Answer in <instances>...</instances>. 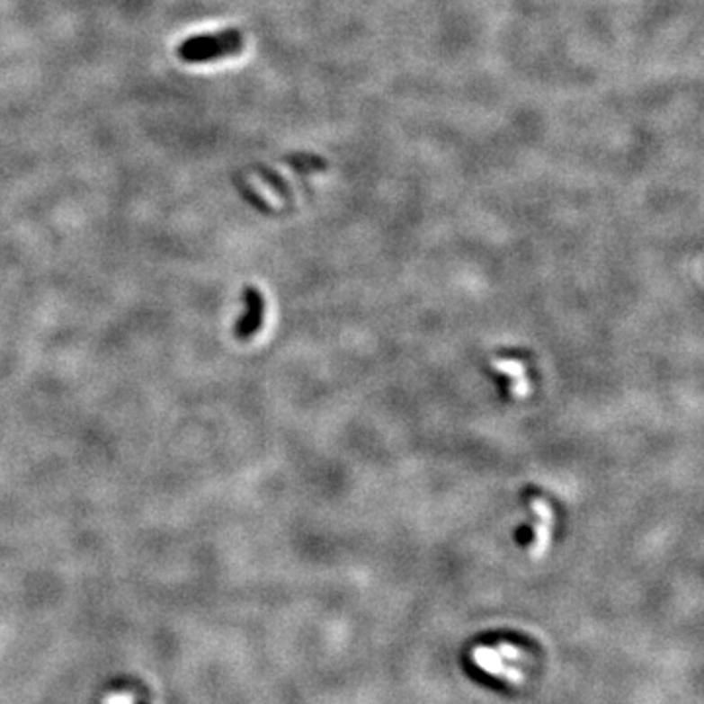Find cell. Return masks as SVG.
I'll list each match as a JSON object with an SVG mask.
<instances>
[{
  "label": "cell",
  "mask_w": 704,
  "mask_h": 704,
  "mask_svg": "<svg viewBox=\"0 0 704 704\" xmlns=\"http://www.w3.org/2000/svg\"><path fill=\"white\" fill-rule=\"evenodd\" d=\"M468 664L484 683L515 692L532 681L536 655L530 644L512 638H491L469 650Z\"/></svg>",
  "instance_id": "1"
},
{
  "label": "cell",
  "mask_w": 704,
  "mask_h": 704,
  "mask_svg": "<svg viewBox=\"0 0 704 704\" xmlns=\"http://www.w3.org/2000/svg\"><path fill=\"white\" fill-rule=\"evenodd\" d=\"M243 49V36L239 30H226L214 36H198L190 38L181 43L178 55L181 59L198 63V61H211L218 58H229V55L241 53Z\"/></svg>",
  "instance_id": "2"
},
{
  "label": "cell",
  "mask_w": 704,
  "mask_h": 704,
  "mask_svg": "<svg viewBox=\"0 0 704 704\" xmlns=\"http://www.w3.org/2000/svg\"><path fill=\"white\" fill-rule=\"evenodd\" d=\"M527 503L534 515V524H530L529 530H522L524 534H519V540L529 548L532 556H542L546 548L550 546L554 511L548 499L542 495H529Z\"/></svg>",
  "instance_id": "3"
},
{
  "label": "cell",
  "mask_w": 704,
  "mask_h": 704,
  "mask_svg": "<svg viewBox=\"0 0 704 704\" xmlns=\"http://www.w3.org/2000/svg\"><path fill=\"white\" fill-rule=\"evenodd\" d=\"M243 298L247 307H245V313L239 317V321L235 323L233 334L239 341H249L263 329L264 316H266V301L264 296L256 288H245Z\"/></svg>",
  "instance_id": "4"
},
{
  "label": "cell",
  "mask_w": 704,
  "mask_h": 704,
  "mask_svg": "<svg viewBox=\"0 0 704 704\" xmlns=\"http://www.w3.org/2000/svg\"><path fill=\"white\" fill-rule=\"evenodd\" d=\"M491 370L505 378L511 399H527L532 391V384L527 376V368L519 359H491Z\"/></svg>",
  "instance_id": "5"
},
{
  "label": "cell",
  "mask_w": 704,
  "mask_h": 704,
  "mask_svg": "<svg viewBox=\"0 0 704 704\" xmlns=\"http://www.w3.org/2000/svg\"><path fill=\"white\" fill-rule=\"evenodd\" d=\"M286 163L292 165L296 171H301V173L325 171L329 166V163L319 155H290V156H286Z\"/></svg>",
  "instance_id": "6"
},
{
  "label": "cell",
  "mask_w": 704,
  "mask_h": 704,
  "mask_svg": "<svg viewBox=\"0 0 704 704\" xmlns=\"http://www.w3.org/2000/svg\"><path fill=\"white\" fill-rule=\"evenodd\" d=\"M259 176H261L263 181H264L268 186H271V188L274 190V192H276L278 196H281L282 200H288V202H292V198H294L292 188H290V184L284 181V178H282L281 174H276L274 171H268V169H261Z\"/></svg>",
  "instance_id": "7"
}]
</instances>
